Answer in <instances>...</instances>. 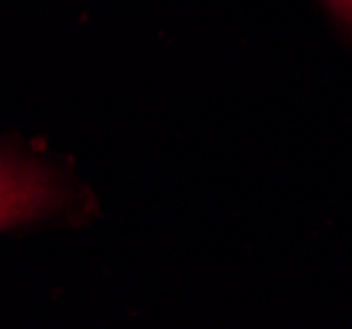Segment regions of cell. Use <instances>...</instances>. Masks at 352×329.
Segmentation results:
<instances>
[{"label": "cell", "instance_id": "cell-2", "mask_svg": "<svg viewBox=\"0 0 352 329\" xmlns=\"http://www.w3.org/2000/svg\"><path fill=\"white\" fill-rule=\"evenodd\" d=\"M331 6H334V11H337L344 21L352 24V0H331Z\"/></svg>", "mask_w": 352, "mask_h": 329}, {"label": "cell", "instance_id": "cell-1", "mask_svg": "<svg viewBox=\"0 0 352 329\" xmlns=\"http://www.w3.org/2000/svg\"><path fill=\"white\" fill-rule=\"evenodd\" d=\"M56 198L58 193L45 171L0 158V229L40 216Z\"/></svg>", "mask_w": 352, "mask_h": 329}]
</instances>
